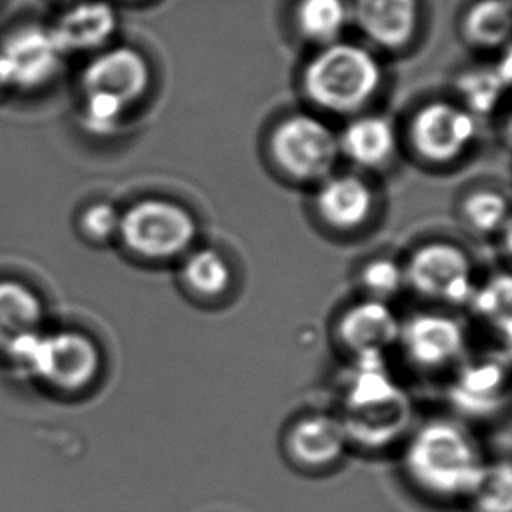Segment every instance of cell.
<instances>
[{
    "label": "cell",
    "mask_w": 512,
    "mask_h": 512,
    "mask_svg": "<svg viewBox=\"0 0 512 512\" xmlns=\"http://www.w3.org/2000/svg\"><path fill=\"white\" fill-rule=\"evenodd\" d=\"M486 467L471 434L451 420L425 423L404 453V471L416 490L446 504L469 502Z\"/></svg>",
    "instance_id": "cell-1"
},
{
    "label": "cell",
    "mask_w": 512,
    "mask_h": 512,
    "mask_svg": "<svg viewBox=\"0 0 512 512\" xmlns=\"http://www.w3.org/2000/svg\"><path fill=\"white\" fill-rule=\"evenodd\" d=\"M348 443L367 450H380L395 443L408 429L411 404L388 374L385 357H355L338 416Z\"/></svg>",
    "instance_id": "cell-2"
},
{
    "label": "cell",
    "mask_w": 512,
    "mask_h": 512,
    "mask_svg": "<svg viewBox=\"0 0 512 512\" xmlns=\"http://www.w3.org/2000/svg\"><path fill=\"white\" fill-rule=\"evenodd\" d=\"M6 357L56 394H81L102 371V350L97 341L74 329H44L16 343Z\"/></svg>",
    "instance_id": "cell-3"
},
{
    "label": "cell",
    "mask_w": 512,
    "mask_h": 512,
    "mask_svg": "<svg viewBox=\"0 0 512 512\" xmlns=\"http://www.w3.org/2000/svg\"><path fill=\"white\" fill-rule=\"evenodd\" d=\"M381 79L380 63L369 51L333 42L306 65L303 90L322 111L348 116L373 100Z\"/></svg>",
    "instance_id": "cell-4"
},
{
    "label": "cell",
    "mask_w": 512,
    "mask_h": 512,
    "mask_svg": "<svg viewBox=\"0 0 512 512\" xmlns=\"http://www.w3.org/2000/svg\"><path fill=\"white\" fill-rule=\"evenodd\" d=\"M198 222L180 203L167 198H144L121 212L118 240L133 256L167 261L191 249Z\"/></svg>",
    "instance_id": "cell-5"
},
{
    "label": "cell",
    "mask_w": 512,
    "mask_h": 512,
    "mask_svg": "<svg viewBox=\"0 0 512 512\" xmlns=\"http://www.w3.org/2000/svg\"><path fill=\"white\" fill-rule=\"evenodd\" d=\"M271 158L282 172L299 182H322L340 160L338 135L322 119L294 114L271 133Z\"/></svg>",
    "instance_id": "cell-6"
},
{
    "label": "cell",
    "mask_w": 512,
    "mask_h": 512,
    "mask_svg": "<svg viewBox=\"0 0 512 512\" xmlns=\"http://www.w3.org/2000/svg\"><path fill=\"white\" fill-rule=\"evenodd\" d=\"M65 58L51 28H18L0 42V81L4 90H41L58 76Z\"/></svg>",
    "instance_id": "cell-7"
},
{
    "label": "cell",
    "mask_w": 512,
    "mask_h": 512,
    "mask_svg": "<svg viewBox=\"0 0 512 512\" xmlns=\"http://www.w3.org/2000/svg\"><path fill=\"white\" fill-rule=\"evenodd\" d=\"M406 284L423 298L436 299L448 305L469 303L472 264L464 250L448 242L423 245L404 266Z\"/></svg>",
    "instance_id": "cell-8"
},
{
    "label": "cell",
    "mask_w": 512,
    "mask_h": 512,
    "mask_svg": "<svg viewBox=\"0 0 512 512\" xmlns=\"http://www.w3.org/2000/svg\"><path fill=\"white\" fill-rule=\"evenodd\" d=\"M478 133V121L462 105L436 100L416 112L409 139L423 160L444 165L462 158Z\"/></svg>",
    "instance_id": "cell-9"
},
{
    "label": "cell",
    "mask_w": 512,
    "mask_h": 512,
    "mask_svg": "<svg viewBox=\"0 0 512 512\" xmlns=\"http://www.w3.org/2000/svg\"><path fill=\"white\" fill-rule=\"evenodd\" d=\"M81 81L84 93L107 95L130 109L149 90L151 70L137 49L119 46L93 56Z\"/></svg>",
    "instance_id": "cell-10"
},
{
    "label": "cell",
    "mask_w": 512,
    "mask_h": 512,
    "mask_svg": "<svg viewBox=\"0 0 512 512\" xmlns=\"http://www.w3.org/2000/svg\"><path fill=\"white\" fill-rule=\"evenodd\" d=\"M399 343L415 366L441 369L462 357L465 331L450 315L418 313L401 326Z\"/></svg>",
    "instance_id": "cell-11"
},
{
    "label": "cell",
    "mask_w": 512,
    "mask_h": 512,
    "mask_svg": "<svg viewBox=\"0 0 512 512\" xmlns=\"http://www.w3.org/2000/svg\"><path fill=\"white\" fill-rule=\"evenodd\" d=\"M345 430L338 416L310 415L292 423L285 437V450L292 464L306 471H326L345 457Z\"/></svg>",
    "instance_id": "cell-12"
},
{
    "label": "cell",
    "mask_w": 512,
    "mask_h": 512,
    "mask_svg": "<svg viewBox=\"0 0 512 512\" xmlns=\"http://www.w3.org/2000/svg\"><path fill=\"white\" fill-rule=\"evenodd\" d=\"M338 334L343 345L355 353V357H385L388 348L399 343L401 322L385 301L367 298L343 313Z\"/></svg>",
    "instance_id": "cell-13"
},
{
    "label": "cell",
    "mask_w": 512,
    "mask_h": 512,
    "mask_svg": "<svg viewBox=\"0 0 512 512\" xmlns=\"http://www.w3.org/2000/svg\"><path fill=\"white\" fill-rule=\"evenodd\" d=\"M118 27V16L104 0H81L51 27L65 56L90 53L109 42Z\"/></svg>",
    "instance_id": "cell-14"
},
{
    "label": "cell",
    "mask_w": 512,
    "mask_h": 512,
    "mask_svg": "<svg viewBox=\"0 0 512 512\" xmlns=\"http://www.w3.org/2000/svg\"><path fill=\"white\" fill-rule=\"evenodd\" d=\"M507 392L506 366L499 360H479L458 371L450 388V397L465 415L488 416L506 404Z\"/></svg>",
    "instance_id": "cell-15"
},
{
    "label": "cell",
    "mask_w": 512,
    "mask_h": 512,
    "mask_svg": "<svg viewBox=\"0 0 512 512\" xmlns=\"http://www.w3.org/2000/svg\"><path fill=\"white\" fill-rule=\"evenodd\" d=\"M374 196L366 180L357 175H336L320 182L315 207L331 228L350 231L366 224L373 214Z\"/></svg>",
    "instance_id": "cell-16"
},
{
    "label": "cell",
    "mask_w": 512,
    "mask_h": 512,
    "mask_svg": "<svg viewBox=\"0 0 512 512\" xmlns=\"http://www.w3.org/2000/svg\"><path fill=\"white\" fill-rule=\"evenodd\" d=\"M46 308L41 296L20 280H0V352L44 331Z\"/></svg>",
    "instance_id": "cell-17"
},
{
    "label": "cell",
    "mask_w": 512,
    "mask_h": 512,
    "mask_svg": "<svg viewBox=\"0 0 512 512\" xmlns=\"http://www.w3.org/2000/svg\"><path fill=\"white\" fill-rule=\"evenodd\" d=\"M355 14L371 41L401 48L415 34L418 0H357Z\"/></svg>",
    "instance_id": "cell-18"
},
{
    "label": "cell",
    "mask_w": 512,
    "mask_h": 512,
    "mask_svg": "<svg viewBox=\"0 0 512 512\" xmlns=\"http://www.w3.org/2000/svg\"><path fill=\"white\" fill-rule=\"evenodd\" d=\"M340 153L360 168H381L392 160L397 149V135L392 121L367 114L348 123L341 135Z\"/></svg>",
    "instance_id": "cell-19"
},
{
    "label": "cell",
    "mask_w": 512,
    "mask_h": 512,
    "mask_svg": "<svg viewBox=\"0 0 512 512\" xmlns=\"http://www.w3.org/2000/svg\"><path fill=\"white\" fill-rule=\"evenodd\" d=\"M180 275L187 289L201 298H219L229 291L233 280L228 259L215 249L189 254Z\"/></svg>",
    "instance_id": "cell-20"
},
{
    "label": "cell",
    "mask_w": 512,
    "mask_h": 512,
    "mask_svg": "<svg viewBox=\"0 0 512 512\" xmlns=\"http://www.w3.org/2000/svg\"><path fill=\"white\" fill-rule=\"evenodd\" d=\"M511 83V58L506 56L504 69L472 70L460 77L458 90L465 100V109L472 116L490 114L499 102L502 93Z\"/></svg>",
    "instance_id": "cell-21"
},
{
    "label": "cell",
    "mask_w": 512,
    "mask_h": 512,
    "mask_svg": "<svg viewBox=\"0 0 512 512\" xmlns=\"http://www.w3.org/2000/svg\"><path fill=\"white\" fill-rule=\"evenodd\" d=\"M346 23L343 0H301L298 25L306 39L319 44H333Z\"/></svg>",
    "instance_id": "cell-22"
},
{
    "label": "cell",
    "mask_w": 512,
    "mask_h": 512,
    "mask_svg": "<svg viewBox=\"0 0 512 512\" xmlns=\"http://www.w3.org/2000/svg\"><path fill=\"white\" fill-rule=\"evenodd\" d=\"M472 42L495 48L507 41L511 32V7L507 0H481L465 21Z\"/></svg>",
    "instance_id": "cell-23"
},
{
    "label": "cell",
    "mask_w": 512,
    "mask_h": 512,
    "mask_svg": "<svg viewBox=\"0 0 512 512\" xmlns=\"http://www.w3.org/2000/svg\"><path fill=\"white\" fill-rule=\"evenodd\" d=\"M511 278L500 275L488 284L474 289L469 305L479 317L488 320L493 326L502 327L506 336L511 333Z\"/></svg>",
    "instance_id": "cell-24"
},
{
    "label": "cell",
    "mask_w": 512,
    "mask_h": 512,
    "mask_svg": "<svg viewBox=\"0 0 512 512\" xmlns=\"http://www.w3.org/2000/svg\"><path fill=\"white\" fill-rule=\"evenodd\" d=\"M474 512H512V478L509 462L488 465L471 500Z\"/></svg>",
    "instance_id": "cell-25"
},
{
    "label": "cell",
    "mask_w": 512,
    "mask_h": 512,
    "mask_svg": "<svg viewBox=\"0 0 512 512\" xmlns=\"http://www.w3.org/2000/svg\"><path fill=\"white\" fill-rule=\"evenodd\" d=\"M465 221L474 231L483 235H492L507 226L509 205L500 193L478 191L471 194L464 203Z\"/></svg>",
    "instance_id": "cell-26"
},
{
    "label": "cell",
    "mask_w": 512,
    "mask_h": 512,
    "mask_svg": "<svg viewBox=\"0 0 512 512\" xmlns=\"http://www.w3.org/2000/svg\"><path fill=\"white\" fill-rule=\"evenodd\" d=\"M125 105L100 93H84L81 121L88 132L97 137H109L118 132L126 118Z\"/></svg>",
    "instance_id": "cell-27"
},
{
    "label": "cell",
    "mask_w": 512,
    "mask_h": 512,
    "mask_svg": "<svg viewBox=\"0 0 512 512\" xmlns=\"http://www.w3.org/2000/svg\"><path fill=\"white\" fill-rule=\"evenodd\" d=\"M121 212L109 201H95L77 217L79 233L91 243L118 240Z\"/></svg>",
    "instance_id": "cell-28"
},
{
    "label": "cell",
    "mask_w": 512,
    "mask_h": 512,
    "mask_svg": "<svg viewBox=\"0 0 512 512\" xmlns=\"http://www.w3.org/2000/svg\"><path fill=\"white\" fill-rule=\"evenodd\" d=\"M360 282L369 298L387 303V299L394 298L397 292H401L406 285V277L404 268L392 259H374L364 266L360 273Z\"/></svg>",
    "instance_id": "cell-29"
},
{
    "label": "cell",
    "mask_w": 512,
    "mask_h": 512,
    "mask_svg": "<svg viewBox=\"0 0 512 512\" xmlns=\"http://www.w3.org/2000/svg\"><path fill=\"white\" fill-rule=\"evenodd\" d=\"M2 91L6 90H4V84H2V81H0V93H2Z\"/></svg>",
    "instance_id": "cell-30"
}]
</instances>
